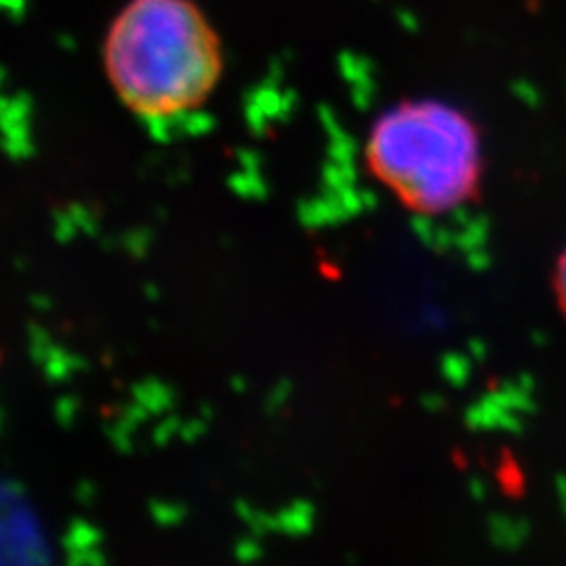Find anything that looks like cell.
I'll return each instance as SVG.
<instances>
[{
  "instance_id": "obj_1",
  "label": "cell",
  "mask_w": 566,
  "mask_h": 566,
  "mask_svg": "<svg viewBox=\"0 0 566 566\" xmlns=\"http://www.w3.org/2000/svg\"><path fill=\"white\" fill-rule=\"evenodd\" d=\"M102 66L128 112L161 120L210 99L222 78L224 50L193 0H128L106 27Z\"/></svg>"
},
{
  "instance_id": "obj_2",
  "label": "cell",
  "mask_w": 566,
  "mask_h": 566,
  "mask_svg": "<svg viewBox=\"0 0 566 566\" xmlns=\"http://www.w3.org/2000/svg\"><path fill=\"white\" fill-rule=\"evenodd\" d=\"M370 175L411 212L439 218L482 189V137L468 114L439 99H406L368 133Z\"/></svg>"
},
{
  "instance_id": "obj_3",
  "label": "cell",
  "mask_w": 566,
  "mask_h": 566,
  "mask_svg": "<svg viewBox=\"0 0 566 566\" xmlns=\"http://www.w3.org/2000/svg\"><path fill=\"white\" fill-rule=\"evenodd\" d=\"M50 564V545L39 515L20 493L0 486V566Z\"/></svg>"
},
{
  "instance_id": "obj_4",
  "label": "cell",
  "mask_w": 566,
  "mask_h": 566,
  "mask_svg": "<svg viewBox=\"0 0 566 566\" xmlns=\"http://www.w3.org/2000/svg\"><path fill=\"white\" fill-rule=\"evenodd\" d=\"M553 291H555V297H557V305H559V310L566 318V248L557 260V268H555V274H553Z\"/></svg>"
}]
</instances>
